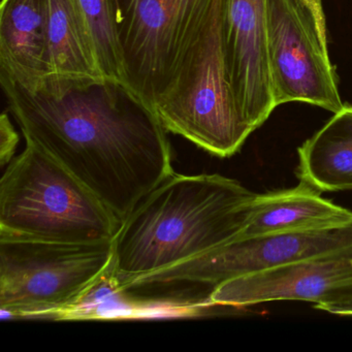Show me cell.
<instances>
[{
	"mask_svg": "<svg viewBox=\"0 0 352 352\" xmlns=\"http://www.w3.org/2000/svg\"><path fill=\"white\" fill-rule=\"evenodd\" d=\"M152 110L168 133L220 158L238 153L254 131L241 115L228 81L222 0Z\"/></svg>",
	"mask_w": 352,
	"mask_h": 352,
	"instance_id": "cell-5",
	"label": "cell"
},
{
	"mask_svg": "<svg viewBox=\"0 0 352 352\" xmlns=\"http://www.w3.org/2000/svg\"><path fill=\"white\" fill-rule=\"evenodd\" d=\"M122 220L67 168L34 144L0 181V236L44 242H112Z\"/></svg>",
	"mask_w": 352,
	"mask_h": 352,
	"instance_id": "cell-3",
	"label": "cell"
},
{
	"mask_svg": "<svg viewBox=\"0 0 352 352\" xmlns=\"http://www.w3.org/2000/svg\"><path fill=\"white\" fill-rule=\"evenodd\" d=\"M267 49L277 107L307 102L333 114L343 108L321 0H267Z\"/></svg>",
	"mask_w": 352,
	"mask_h": 352,
	"instance_id": "cell-7",
	"label": "cell"
},
{
	"mask_svg": "<svg viewBox=\"0 0 352 352\" xmlns=\"http://www.w3.org/2000/svg\"><path fill=\"white\" fill-rule=\"evenodd\" d=\"M47 0H3L0 72L26 88L47 77Z\"/></svg>",
	"mask_w": 352,
	"mask_h": 352,
	"instance_id": "cell-11",
	"label": "cell"
},
{
	"mask_svg": "<svg viewBox=\"0 0 352 352\" xmlns=\"http://www.w3.org/2000/svg\"><path fill=\"white\" fill-rule=\"evenodd\" d=\"M321 193L300 182L292 189L255 195L248 223L239 239L352 223V211L323 199Z\"/></svg>",
	"mask_w": 352,
	"mask_h": 352,
	"instance_id": "cell-12",
	"label": "cell"
},
{
	"mask_svg": "<svg viewBox=\"0 0 352 352\" xmlns=\"http://www.w3.org/2000/svg\"><path fill=\"white\" fill-rule=\"evenodd\" d=\"M0 83L26 142L121 220L174 173L168 131L124 82L47 77L26 88L0 72Z\"/></svg>",
	"mask_w": 352,
	"mask_h": 352,
	"instance_id": "cell-1",
	"label": "cell"
},
{
	"mask_svg": "<svg viewBox=\"0 0 352 352\" xmlns=\"http://www.w3.org/2000/svg\"><path fill=\"white\" fill-rule=\"evenodd\" d=\"M19 144V135L16 131L7 112L0 117V164L9 166L16 157V149Z\"/></svg>",
	"mask_w": 352,
	"mask_h": 352,
	"instance_id": "cell-16",
	"label": "cell"
},
{
	"mask_svg": "<svg viewBox=\"0 0 352 352\" xmlns=\"http://www.w3.org/2000/svg\"><path fill=\"white\" fill-rule=\"evenodd\" d=\"M298 154L300 182L320 192L352 190V106L344 104Z\"/></svg>",
	"mask_w": 352,
	"mask_h": 352,
	"instance_id": "cell-14",
	"label": "cell"
},
{
	"mask_svg": "<svg viewBox=\"0 0 352 352\" xmlns=\"http://www.w3.org/2000/svg\"><path fill=\"white\" fill-rule=\"evenodd\" d=\"M47 1V77L73 80L106 78L94 38L75 0Z\"/></svg>",
	"mask_w": 352,
	"mask_h": 352,
	"instance_id": "cell-13",
	"label": "cell"
},
{
	"mask_svg": "<svg viewBox=\"0 0 352 352\" xmlns=\"http://www.w3.org/2000/svg\"><path fill=\"white\" fill-rule=\"evenodd\" d=\"M278 300L312 302L315 309L352 300V244L216 286L208 306L245 308Z\"/></svg>",
	"mask_w": 352,
	"mask_h": 352,
	"instance_id": "cell-9",
	"label": "cell"
},
{
	"mask_svg": "<svg viewBox=\"0 0 352 352\" xmlns=\"http://www.w3.org/2000/svg\"><path fill=\"white\" fill-rule=\"evenodd\" d=\"M222 36L232 96L256 131L277 108L267 49V0H222Z\"/></svg>",
	"mask_w": 352,
	"mask_h": 352,
	"instance_id": "cell-10",
	"label": "cell"
},
{
	"mask_svg": "<svg viewBox=\"0 0 352 352\" xmlns=\"http://www.w3.org/2000/svg\"><path fill=\"white\" fill-rule=\"evenodd\" d=\"M352 244V223L339 228L277 232L236 239L197 258L141 280L135 288L160 284L216 286Z\"/></svg>",
	"mask_w": 352,
	"mask_h": 352,
	"instance_id": "cell-8",
	"label": "cell"
},
{
	"mask_svg": "<svg viewBox=\"0 0 352 352\" xmlns=\"http://www.w3.org/2000/svg\"><path fill=\"white\" fill-rule=\"evenodd\" d=\"M320 311L331 313L335 315H343V316H352V300L342 302V304L331 305V306L323 307Z\"/></svg>",
	"mask_w": 352,
	"mask_h": 352,
	"instance_id": "cell-17",
	"label": "cell"
},
{
	"mask_svg": "<svg viewBox=\"0 0 352 352\" xmlns=\"http://www.w3.org/2000/svg\"><path fill=\"white\" fill-rule=\"evenodd\" d=\"M75 3L94 38L104 77L124 82L118 41L117 0H75Z\"/></svg>",
	"mask_w": 352,
	"mask_h": 352,
	"instance_id": "cell-15",
	"label": "cell"
},
{
	"mask_svg": "<svg viewBox=\"0 0 352 352\" xmlns=\"http://www.w3.org/2000/svg\"><path fill=\"white\" fill-rule=\"evenodd\" d=\"M219 0H117L124 82L153 107Z\"/></svg>",
	"mask_w": 352,
	"mask_h": 352,
	"instance_id": "cell-6",
	"label": "cell"
},
{
	"mask_svg": "<svg viewBox=\"0 0 352 352\" xmlns=\"http://www.w3.org/2000/svg\"><path fill=\"white\" fill-rule=\"evenodd\" d=\"M256 193L219 174L172 173L121 222L108 281L114 292L239 239Z\"/></svg>",
	"mask_w": 352,
	"mask_h": 352,
	"instance_id": "cell-2",
	"label": "cell"
},
{
	"mask_svg": "<svg viewBox=\"0 0 352 352\" xmlns=\"http://www.w3.org/2000/svg\"><path fill=\"white\" fill-rule=\"evenodd\" d=\"M112 242L67 244L0 236V309L12 317L74 318L107 281Z\"/></svg>",
	"mask_w": 352,
	"mask_h": 352,
	"instance_id": "cell-4",
	"label": "cell"
}]
</instances>
